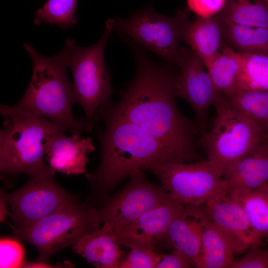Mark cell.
Segmentation results:
<instances>
[{
    "instance_id": "6da1fadb",
    "label": "cell",
    "mask_w": 268,
    "mask_h": 268,
    "mask_svg": "<svg viewBox=\"0 0 268 268\" xmlns=\"http://www.w3.org/2000/svg\"><path fill=\"white\" fill-rule=\"evenodd\" d=\"M137 63L134 78L120 91L119 101L106 114L137 125L180 153L188 162L202 159L195 122L183 115L175 102V74L152 62L141 47L126 38ZM105 116V115H104Z\"/></svg>"
},
{
    "instance_id": "7a4b0ae2",
    "label": "cell",
    "mask_w": 268,
    "mask_h": 268,
    "mask_svg": "<svg viewBox=\"0 0 268 268\" xmlns=\"http://www.w3.org/2000/svg\"><path fill=\"white\" fill-rule=\"evenodd\" d=\"M96 129L101 147L97 169L86 174L91 200L105 201L119 183L137 171L188 162L180 153L134 123L106 114Z\"/></svg>"
},
{
    "instance_id": "3957f363",
    "label": "cell",
    "mask_w": 268,
    "mask_h": 268,
    "mask_svg": "<svg viewBox=\"0 0 268 268\" xmlns=\"http://www.w3.org/2000/svg\"><path fill=\"white\" fill-rule=\"evenodd\" d=\"M32 62V75L21 100L13 108L43 117L72 134L89 133L94 128L85 117L76 119L72 113L74 103L72 84L67 75V64L62 51L47 57L24 43Z\"/></svg>"
},
{
    "instance_id": "277c9868",
    "label": "cell",
    "mask_w": 268,
    "mask_h": 268,
    "mask_svg": "<svg viewBox=\"0 0 268 268\" xmlns=\"http://www.w3.org/2000/svg\"><path fill=\"white\" fill-rule=\"evenodd\" d=\"M0 113L5 118L0 133L1 174H28L46 166L43 158L46 140L65 130L49 119L7 105L0 104Z\"/></svg>"
},
{
    "instance_id": "5b68a950",
    "label": "cell",
    "mask_w": 268,
    "mask_h": 268,
    "mask_svg": "<svg viewBox=\"0 0 268 268\" xmlns=\"http://www.w3.org/2000/svg\"><path fill=\"white\" fill-rule=\"evenodd\" d=\"M113 28V20L109 19L102 37L94 45L82 48L68 38L62 49L72 73L74 102L81 106L84 117L94 128L114 105L111 97L115 90L104 60L105 48Z\"/></svg>"
},
{
    "instance_id": "8992f818",
    "label": "cell",
    "mask_w": 268,
    "mask_h": 268,
    "mask_svg": "<svg viewBox=\"0 0 268 268\" xmlns=\"http://www.w3.org/2000/svg\"><path fill=\"white\" fill-rule=\"evenodd\" d=\"M101 224L98 208L76 200L26 227L11 226L17 239L36 248L39 254L37 261L48 263L55 253L72 246Z\"/></svg>"
},
{
    "instance_id": "52a82bcc",
    "label": "cell",
    "mask_w": 268,
    "mask_h": 268,
    "mask_svg": "<svg viewBox=\"0 0 268 268\" xmlns=\"http://www.w3.org/2000/svg\"><path fill=\"white\" fill-rule=\"evenodd\" d=\"M216 117L211 129L202 135L201 146L207 159L224 169L268 141L249 119L227 105L218 94L213 104Z\"/></svg>"
},
{
    "instance_id": "ba28073f",
    "label": "cell",
    "mask_w": 268,
    "mask_h": 268,
    "mask_svg": "<svg viewBox=\"0 0 268 268\" xmlns=\"http://www.w3.org/2000/svg\"><path fill=\"white\" fill-rule=\"evenodd\" d=\"M190 11L188 8L179 9L175 15L165 16L148 5L134 11L128 18L112 19L113 30L130 37L142 48L173 65Z\"/></svg>"
},
{
    "instance_id": "9c48e42d",
    "label": "cell",
    "mask_w": 268,
    "mask_h": 268,
    "mask_svg": "<svg viewBox=\"0 0 268 268\" xmlns=\"http://www.w3.org/2000/svg\"><path fill=\"white\" fill-rule=\"evenodd\" d=\"M172 197L185 204L202 205L228 193L223 168L208 159L177 163L149 170Z\"/></svg>"
},
{
    "instance_id": "30bf717a",
    "label": "cell",
    "mask_w": 268,
    "mask_h": 268,
    "mask_svg": "<svg viewBox=\"0 0 268 268\" xmlns=\"http://www.w3.org/2000/svg\"><path fill=\"white\" fill-rule=\"evenodd\" d=\"M54 174L46 165L28 173V181L17 191L2 193L10 205L7 214L14 227H26L77 200L56 182Z\"/></svg>"
},
{
    "instance_id": "8fae6325",
    "label": "cell",
    "mask_w": 268,
    "mask_h": 268,
    "mask_svg": "<svg viewBox=\"0 0 268 268\" xmlns=\"http://www.w3.org/2000/svg\"><path fill=\"white\" fill-rule=\"evenodd\" d=\"M129 177L126 185L98 208L101 223L110 225L116 234L144 213L174 198L162 185L149 182L143 171Z\"/></svg>"
},
{
    "instance_id": "7c38bea8",
    "label": "cell",
    "mask_w": 268,
    "mask_h": 268,
    "mask_svg": "<svg viewBox=\"0 0 268 268\" xmlns=\"http://www.w3.org/2000/svg\"><path fill=\"white\" fill-rule=\"evenodd\" d=\"M173 65L180 68L175 80V95L193 109L201 136L207 132L208 109L213 105L218 92L203 62L191 48L180 47Z\"/></svg>"
},
{
    "instance_id": "4fadbf2b",
    "label": "cell",
    "mask_w": 268,
    "mask_h": 268,
    "mask_svg": "<svg viewBox=\"0 0 268 268\" xmlns=\"http://www.w3.org/2000/svg\"><path fill=\"white\" fill-rule=\"evenodd\" d=\"M210 220L233 245L236 254L262 245V238L251 225L241 204L228 193L204 204Z\"/></svg>"
},
{
    "instance_id": "5bb4252c",
    "label": "cell",
    "mask_w": 268,
    "mask_h": 268,
    "mask_svg": "<svg viewBox=\"0 0 268 268\" xmlns=\"http://www.w3.org/2000/svg\"><path fill=\"white\" fill-rule=\"evenodd\" d=\"M209 219L204 204H186L155 248L178 249L193 261L195 268H199L201 233Z\"/></svg>"
},
{
    "instance_id": "9a60e30c",
    "label": "cell",
    "mask_w": 268,
    "mask_h": 268,
    "mask_svg": "<svg viewBox=\"0 0 268 268\" xmlns=\"http://www.w3.org/2000/svg\"><path fill=\"white\" fill-rule=\"evenodd\" d=\"M185 204L173 198L146 211L116 234L120 243L155 248Z\"/></svg>"
},
{
    "instance_id": "2e32d148",
    "label": "cell",
    "mask_w": 268,
    "mask_h": 268,
    "mask_svg": "<svg viewBox=\"0 0 268 268\" xmlns=\"http://www.w3.org/2000/svg\"><path fill=\"white\" fill-rule=\"evenodd\" d=\"M44 148L48 166L53 171L67 175L85 173L87 156L95 149L90 137L82 138L78 134L68 137L63 134L48 137Z\"/></svg>"
},
{
    "instance_id": "e0dca14e",
    "label": "cell",
    "mask_w": 268,
    "mask_h": 268,
    "mask_svg": "<svg viewBox=\"0 0 268 268\" xmlns=\"http://www.w3.org/2000/svg\"><path fill=\"white\" fill-rule=\"evenodd\" d=\"M228 194L235 197L268 183V141L223 170Z\"/></svg>"
},
{
    "instance_id": "ac0fdd59",
    "label": "cell",
    "mask_w": 268,
    "mask_h": 268,
    "mask_svg": "<svg viewBox=\"0 0 268 268\" xmlns=\"http://www.w3.org/2000/svg\"><path fill=\"white\" fill-rule=\"evenodd\" d=\"M110 225L82 237L72 246V250L88 262L99 268H119L126 256Z\"/></svg>"
},
{
    "instance_id": "d6986e66",
    "label": "cell",
    "mask_w": 268,
    "mask_h": 268,
    "mask_svg": "<svg viewBox=\"0 0 268 268\" xmlns=\"http://www.w3.org/2000/svg\"><path fill=\"white\" fill-rule=\"evenodd\" d=\"M182 39L201 58L205 67L224 44L221 21L217 16L206 18L197 16L186 25Z\"/></svg>"
},
{
    "instance_id": "ffe728a7",
    "label": "cell",
    "mask_w": 268,
    "mask_h": 268,
    "mask_svg": "<svg viewBox=\"0 0 268 268\" xmlns=\"http://www.w3.org/2000/svg\"><path fill=\"white\" fill-rule=\"evenodd\" d=\"M235 254L230 241L209 219L201 233L199 268H229Z\"/></svg>"
},
{
    "instance_id": "44dd1931",
    "label": "cell",
    "mask_w": 268,
    "mask_h": 268,
    "mask_svg": "<svg viewBox=\"0 0 268 268\" xmlns=\"http://www.w3.org/2000/svg\"><path fill=\"white\" fill-rule=\"evenodd\" d=\"M221 23L223 43L231 49L242 54H268V28L222 21Z\"/></svg>"
},
{
    "instance_id": "7402d4cb",
    "label": "cell",
    "mask_w": 268,
    "mask_h": 268,
    "mask_svg": "<svg viewBox=\"0 0 268 268\" xmlns=\"http://www.w3.org/2000/svg\"><path fill=\"white\" fill-rule=\"evenodd\" d=\"M241 64V53L224 43L213 59L205 67L218 93L226 95L238 89Z\"/></svg>"
},
{
    "instance_id": "603a6c76",
    "label": "cell",
    "mask_w": 268,
    "mask_h": 268,
    "mask_svg": "<svg viewBox=\"0 0 268 268\" xmlns=\"http://www.w3.org/2000/svg\"><path fill=\"white\" fill-rule=\"evenodd\" d=\"M220 95L228 106L249 119L268 136V90L238 89Z\"/></svg>"
},
{
    "instance_id": "cb8c5ba5",
    "label": "cell",
    "mask_w": 268,
    "mask_h": 268,
    "mask_svg": "<svg viewBox=\"0 0 268 268\" xmlns=\"http://www.w3.org/2000/svg\"><path fill=\"white\" fill-rule=\"evenodd\" d=\"M216 16L222 21L268 28V7L261 0H227Z\"/></svg>"
},
{
    "instance_id": "d4e9b609",
    "label": "cell",
    "mask_w": 268,
    "mask_h": 268,
    "mask_svg": "<svg viewBox=\"0 0 268 268\" xmlns=\"http://www.w3.org/2000/svg\"><path fill=\"white\" fill-rule=\"evenodd\" d=\"M231 197L241 204L257 234L262 239L268 237V183L246 194Z\"/></svg>"
},
{
    "instance_id": "484cf974",
    "label": "cell",
    "mask_w": 268,
    "mask_h": 268,
    "mask_svg": "<svg viewBox=\"0 0 268 268\" xmlns=\"http://www.w3.org/2000/svg\"><path fill=\"white\" fill-rule=\"evenodd\" d=\"M238 89L268 90V54H242Z\"/></svg>"
},
{
    "instance_id": "4316f807",
    "label": "cell",
    "mask_w": 268,
    "mask_h": 268,
    "mask_svg": "<svg viewBox=\"0 0 268 268\" xmlns=\"http://www.w3.org/2000/svg\"><path fill=\"white\" fill-rule=\"evenodd\" d=\"M77 0H47L34 12V23L57 25L68 29L76 23L75 12Z\"/></svg>"
},
{
    "instance_id": "83f0119b",
    "label": "cell",
    "mask_w": 268,
    "mask_h": 268,
    "mask_svg": "<svg viewBox=\"0 0 268 268\" xmlns=\"http://www.w3.org/2000/svg\"><path fill=\"white\" fill-rule=\"evenodd\" d=\"M128 248L130 252L119 268H156L163 255L153 248L137 245H130Z\"/></svg>"
},
{
    "instance_id": "f1b7e54d",
    "label": "cell",
    "mask_w": 268,
    "mask_h": 268,
    "mask_svg": "<svg viewBox=\"0 0 268 268\" xmlns=\"http://www.w3.org/2000/svg\"><path fill=\"white\" fill-rule=\"evenodd\" d=\"M24 250L21 244L13 239L2 238L0 241V268H22Z\"/></svg>"
},
{
    "instance_id": "f546056e",
    "label": "cell",
    "mask_w": 268,
    "mask_h": 268,
    "mask_svg": "<svg viewBox=\"0 0 268 268\" xmlns=\"http://www.w3.org/2000/svg\"><path fill=\"white\" fill-rule=\"evenodd\" d=\"M229 268H268V249L253 247L243 257L234 260Z\"/></svg>"
},
{
    "instance_id": "4dcf8cb0",
    "label": "cell",
    "mask_w": 268,
    "mask_h": 268,
    "mask_svg": "<svg viewBox=\"0 0 268 268\" xmlns=\"http://www.w3.org/2000/svg\"><path fill=\"white\" fill-rule=\"evenodd\" d=\"M188 8L197 16L211 17L224 9L227 0H186Z\"/></svg>"
},
{
    "instance_id": "1f68e13d",
    "label": "cell",
    "mask_w": 268,
    "mask_h": 268,
    "mask_svg": "<svg viewBox=\"0 0 268 268\" xmlns=\"http://www.w3.org/2000/svg\"><path fill=\"white\" fill-rule=\"evenodd\" d=\"M195 267L193 261L181 251L172 249L168 254H163V257L156 268H188Z\"/></svg>"
},
{
    "instance_id": "d6a6232c",
    "label": "cell",
    "mask_w": 268,
    "mask_h": 268,
    "mask_svg": "<svg viewBox=\"0 0 268 268\" xmlns=\"http://www.w3.org/2000/svg\"><path fill=\"white\" fill-rule=\"evenodd\" d=\"M7 201L3 195L1 194L0 199V220L4 221L5 219V216L7 214V212L6 209V203Z\"/></svg>"
},
{
    "instance_id": "836d02e7",
    "label": "cell",
    "mask_w": 268,
    "mask_h": 268,
    "mask_svg": "<svg viewBox=\"0 0 268 268\" xmlns=\"http://www.w3.org/2000/svg\"><path fill=\"white\" fill-rule=\"evenodd\" d=\"M268 7V0H261Z\"/></svg>"
}]
</instances>
